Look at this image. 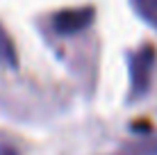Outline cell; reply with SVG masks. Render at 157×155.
I'll return each instance as SVG.
<instances>
[{"instance_id": "obj_1", "label": "cell", "mask_w": 157, "mask_h": 155, "mask_svg": "<svg viewBox=\"0 0 157 155\" xmlns=\"http://www.w3.org/2000/svg\"><path fill=\"white\" fill-rule=\"evenodd\" d=\"M155 66V48L144 46L130 55V84H132V98H139L148 91L150 73Z\"/></svg>"}, {"instance_id": "obj_2", "label": "cell", "mask_w": 157, "mask_h": 155, "mask_svg": "<svg viewBox=\"0 0 157 155\" xmlns=\"http://www.w3.org/2000/svg\"><path fill=\"white\" fill-rule=\"evenodd\" d=\"M94 21V9L91 7H80V9H64L52 18V28L59 34H75L84 30Z\"/></svg>"}, {"instance_id": "obj_3", "label": "cell", "mask_w": 157, "mask_h": 155, "mask_svg": "<svg viewBox=\"0 0 157 155\" xmlns=\"http://www.w3.org/2000/svg\"><path fill=\"white\" fill-rule=\"evenodd\" d=\"M0 64L9 66V68H14L18 64V60H16V48H14L12 39H9L7 30L2 25H0Z\"/></svg>"}, {"instance_id": "obj_4", "label": "cell", "mask_w": 157, "mask_h": 155, "mask_svg": "<svg viewBox=\"0 0 157 155\" xmlns=\"http://www.w3.org/2000/svg\"><path fill=\"white\" fill-rule=\"evenodd\" d=\"M134 9L148 21L153 28H157V0H132Z\"/></svg>"}, {"instance_id": "obj_5", "label": "cell", "mask_w": 157, "mask_h": 155, "mask_svg": "<svg viewBox=\"0 0 157 155\" xmlns=\"http://www.w3.org/2000/svg\"><path fill=\"white\" fill-rule=\"evenodd\" d=\"M118 155H157V139L155 141H141L137 146H128Z\"/></svg>"}, {"instance_id": "obj_6", "label": "cell", "mask_w": 157, "mask_h": 155, "mask_svg": "<svg viewBox=\"0 0 157 155\" xmlns=\"http://www.w3.org/2000/svg\"><path fill=\"white\" fill-rule=\"evenodd\" d=\"M0 155H16V151L9 148V146H2V148H0Z\"/></svg>"}]
</instances>
